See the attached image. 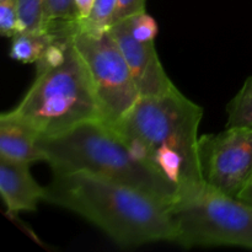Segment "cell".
Listing matches in <instances>:
<instances>
[{
	"instance_id": "7a4b0ae2",
	"label": "cell",
	"mask_w": 252,
	"mask_h": 252,
	"mask_svg": "<svg viewBox=\"0 0 252 252\" xmlns=\"http://www.w3.org/2000/svg\"><path fill=\"white\" fill-rule=\"evenodd\" d=\"M38 145L53 172H90L135 187L170 206L176 199L177 187L158 169L135 160L117 130L101 120L39 137Z\"/></svg>"
},
{
	"instance_id": "ffe728a7",
	"label": "cell",
	"mask_w": 252,
	"mask_h": 252,
	"mask_svg": "<svg viewBox=\"0 0 252 252\" xmlns=\"http://www.w3.org/2000/svg\"><path fill=\"white\" fill-rule=\"evenodd\" d=\"M76 7H78L79 20H86L91 14L95 0H75Z\"/></svg>"
},
{
	"instance_id": "9a60e30c",
	"label": "cell",
	"mask_w": 252,
	"mask_h": 252,
	"mask_svg": "<svg viewBox=\"0 0 252 252\" xmlns=\"http://www.w3.org/2000/svg\"><path fill=\"white\" fill-rule=\"evenodd\" d=\"M117 0H95L90 16L86 20H80L79 25L83 30L102 33L108 31L113 25Z\"/></svg>"
},
{
	"instance_id": "8992f818",
	"label": "cell",
	"mask_w": 252,
	"mask_h": 252,
	"mask_svg": "<svg viewBox=\"0 0 252 252\" xmlns=\"http://www.w3.org/2000/svg\"><path fill=\"white\" fill-rule=\"evenodd\" d=\"M71 39L90 73L101 121L115 127L140 97L132 71L110 30L95 33L78 24Z\"/></svg>"
},
{
	"instance_id": "30bf717a",
	"label": "cell",
	"mask_w": 252,
	"mask_h": 252,
	"mask_svg": "<svg viewBox=\"0 0 252 252\" xmlns=\"http://www.w3.org/2000/svg\"><path fill=\"white\" fill-rule=\"evenodd\" d=\"M39 137L36 130L7 112L0 116V158L27 164L44 161Z\"/></svg>"
},
{
	"instance_id": "5bb4252c",
	"label": "cell",
	"mask_w": 252,
	"mask_h": 252,
	"mask_svg": "<svg viewBox=\"0 0 252 252\" xmlns=\"http://www.w3.org/2000/svg\"><path fill=\"white\" fill-rule=\"evenodd\" d=\"M79 21L75 0H46L44 4V31L59 25Z\"/></svg>"
},
{
	"instance_id": "5b68a950",
	"label": "cell",
	"mask_w": 252,
	"mask_h": 252,
	"mask_svg": "<svg viewBox=\"0 0 252 252\" xmlns=\"http://www.w3.org/2000/svg\"><path fill=\"white\" fill-rule=\"evenodd\" d=\"M174 243L193 246H239L252 250V204L207 184L177 189L171 204Z\"/></svg>"
},
{
	"instance_id": "ac0fdd59",
	"label": "cell",
	"mask_w": 252,
	"mask_h": 252,
	"mask_svg": "<svg viewBox=\"0 0 252 252\" xmlns=\"http://www.w3.org/2000/svg\"><path fill=\"white\" fill-rule=\"evenodd\" d=\"M0 32L9 38L20 32L17 0H0Z\"/></svg>"
},
{
	"instance_id": "6da1fadb",
	"label": "cell",
	"mask_w": 252,
	"mask_h": 252,
	"mask_svg": "<svg viewBox=\"0 0 252 252\" xmlns=\"http://www.w3.org/2000/svg\"><path fill=\"white\" fill-rule=\"evenodd\" d=\"M44 201L83 217L125 248L176 236L171 206L122 182L85 171L53 172Z\"/></svg>"
},
{
	"instance_id": "ba28073f",
	"label": "cell",
	"mask_w": 252,
	"mask_h": 252,
	"mask_svg": "<svg viewBox=\"0 0 252 252\" xmlns=\"http://www.w3.org/2000/svg\"><path fill=\"white\" fill-rule=\"evenodd\" d=\"M137 85L140 96H157L175 88L160 62L154 42H140L130 31L129 20L115 22L110 29Z\"/></svg>"
},
{
	"instance_id": "3957f363",
	"label": "cell",
	"mask_w": 252,
	"mask_h": 252,
	"mask_svg": "<svg viewBox=\"0 0 252 252\" xmlns=\"http://www.w3.org/2000/svg\"><path fill=\"white\" fill-rule=\"evenodd\" d=\"M7 113L41 137L61 134L88 121L101 120L90 73L73 39L65 61L36 71L24 98Z\"/></svg>"
},
{
	"instance_id": "52a82bcc",
	"label": "cell",
	"mask_w": 252,
	"mask_h": 252,
	"mask_svg": "<svg viewBox=\"0 0 252 252\" xmlns=\"http://www.w3.org/2000/svg\"><path fill=\"white\" fill-rule=\"evenodd\" d=\"M198 160L204 184L238 198L252 176V126L199 137Z\"/></svg>"
},
{
	"instance_id": "d6986e66",
	"label": "cell",
	"mask_w": 252,
	"mask_h": 252,
	"mask_svg": "<svg viewBox=\"0 0 252 252\" xmlns=\"http://www.w3.org/2000/svg\"><path fill=\"white\" fill-rule=\"evenodd\" d=\"M142 11H145V0H117L113 24Z\"/></svg>"
},
{
	"instance_id": "2e32d148",
	"label": "cell",
	"mask_w": 252,
	"mask_h": 252,
	"mask_svg": "<svg viewBox=\"0 0 252 252\" xmlns=\"http://www.w3.org/2000/svg\"><path fill=\"white\" fill-rule=\"evenodd\" d=\"M46 0H17L20 32L44 31Z\"/></svg>"
},
{
	"instance_id": "44dd1931",
	"label": "cell",
	"mask_w": 252,
	"mask_h": 252,
	"mask_svg": "<svg viewBox=\"0 0 252 252\" xmlns=\"http://www.w3.org/2000/svg\"><path fill=\"white\" fill-rule=\"evenodd\" d=\"M238 199L246 202V203L249 204H252V176L251 179L249 180L248 184H246V186L243 189V191L239 193Z\"/></svg>"
},
{
	"instance_id": "8fae6325",
	"label": "cell",
	"mask_w": 252,
	"mask_h": 252,
	"mask_svg": "<svg viewBox=\"0 0 252 252\" xmlns=\"http://www.w3.org/2000/svg\"><path fill=\"white\" fill-rule=\"evenodd\" d=\"M53 39V34L47 31L19 32L11 38L9 56L20 63H36Z\"/></svg>"
},
{
	"instance_id": "9c48e42d",
	"label": "cell",
	"mask_w": 252,
	"mask_h": 252,
	"mask_svg": "<svg viewBox=\"0 0 252 252\" xmlns=\"http://www.w3.org/2000/svg\"><path fill=\"white\" fill-rule=\"evenodd\" d=\"M27 162L0 158V194L7 213L36 212L39 201H44V187L33 179Z\"/></svg>"
},
{
	"instance_id": "4fadbf2b",
	"label": "cell",
	"mask_w": 252,
	"mask_h": 252,
	"mask_svg": "<svg viewBox=\"0 0 252 252\" xmlns=\"http://www.w3.org/2000/svg\"><path fill=\"white\" fill-rule=\"evenodd\" d=\"M155 166L169 180L171 184L179 187L185 177L186 164L185 159L177 150L167 145H160L154 150Z\"/></svg>"
},
{
	"instance_id": "7c38bea8",
	"label": "cell",
	"mask_w": 252,
	"mask_h": 252,
	"mask_svg": "<svg viewBox=\"0 0 252 252\" xmlns=\"http://www.w3.org/2000/svg\"><path fill=\"white\" fill-rule=\"evenodd\" d=\"M226 127L252 126V75L226 106Z\"/></svg>"
},
{
	"instance_id": "277c9868",
	"label": "cell",
	"mask_w": 252,
	"mask_h": 252,
	"mask_svg": "<svg viewBox=\"0 0 252 252\" xmlns=\"http://www.w3.org/2000/svg\"><path fill=\"white\" fill-rule=\"evenodd\" d=\"M203 110L175 86L157 96H140L115 126L121 137H135L154 150L160 145L174 148L184 157L185 177L177 189L203 182L198 160V128Z\"/></svg>"
},
{
	"instance_id": "e0dca14e",
	"label": "cell",
	"mask_w": 252,
	"mask_h": 252,
	"mask_svg": "<svg viewBox=\"0 0 252 252\" xmlns=\"http://www.w3.org/2000/svg\"><path fill=\"white\" fill-rule=\"evenodd\" d=\"M128 20H129L130 31L135 39L140 42H154L159 32V27L152 15L148 14L147 11H142L128 17Z\"/></svg>"
}]
</instances>
